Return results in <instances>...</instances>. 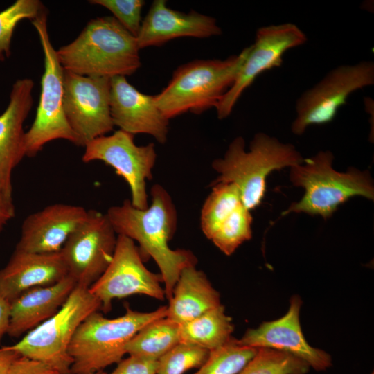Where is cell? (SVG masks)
<instances>
[{"instance_id":"1","label":"cell","mask_w":374,"mask_h":374,"mask_svg":"<svg viewBox=\"0 0 374 374\" xmlns=\"http://www.w3.org/2000/svg\"><path fill=\"white\" fill-rule=\"evenodd\" d=\"M151 204L145 209L134 207L130 199L113 206L106 213L117 235L138 243L145 261L152 258L157 265L164 284L166 299L172 297L181 271L196 265L197 258L186 249H172L169 241L177 226V213L170 194L159 184L151 188Z\"/></svg>"},{"instance_id":"2","label":"cell","mask_w":374,"mask_h":374,"mask_svg":"<svg viewBox=\"0 0 374 374\" xmlns=\"http://www.w3.org/2000/svg\"><path fill=\"white\" fill-rule=\"evenodd\" d=\"M136 37L114 17L90 20L77 38L56 51L64 70L92 77L131 75L141 66Z\"/></svg>"},{"instance_id":"3","label":"cell","mask_w":374,"mask_h":374,"mask_svg":"<svg viewBox=\"0 0 374 374\" xmlns=\"http://www.w3.org/2000/svg\"><path fill=\"white\" fill-rule=\"evenodd\" d=\"M304 158L290 143L259 132L245 149V141L235 137L222 158L212 167L218 176L210 186L220 182L233 183L238 188L244 206L249 211L259 206L266 190V179L274 170L301 164Z\"/></svg>"},{"instance_id":"4","label":"cell","mask_w":374,"mask_h":374,"mask_svg":"<svg viewBox=\"0 0 374 374\" xmlns=\"http://www.w3.org/2000/svg\"><path fill=\"white\" fill-rule=\"evenodd\" d=\"M334 155L329 150L320 151L304 159L301 164L290 167V180L294 186L304 189V195L283 213H304L330 217L338 207L350 198L362 196L374 199V185L368 170L350 168L340 172L332 168Z\"/></svg>"},{"instance_id":"5","label":"cell","mask_w":374,"mask_h":374,"mask_svg":"<svg viewBox=\"0 0 374 374\" xmlns=\"http://www.w3.org/2000/svg\"><path fill=\"white\" fill-rule=\"evenodd\" d=\"M249 49L225 60H195L180 65L167 86L154 95L157 107L168 120L215 107L234 83Z\"/></svg>"},{"instance_id":"6","label":"cell","mask_w":374,"mask_h":374,"mask_svg":"<svg viewBox=\"0 0 374 374\" xmlns=\"http://www.w3.org/2000/svg\"><path fill=\"white\" fill-rule=\"evenodd\" d=\"M125 310L114 319L96 311L80 324L68 348L73 359L71 374L94 373L118 364L126 354L128 342L144 326L167 316V305L147 312L129 305Z\"/></svg>"},{"instance_id":"7","label":"cell","mask_w":374,"mask_h":374,"mask_svg":"<svg viewBox=\"0 0 374 374\" xmlns=\"http://www.w3.org/2000/svg\"><path fill=\"white\" fill-rule=\"evenodd\" d=\"M101 308L89 287L76 285L60 309L10 347L21 356L46 364L60 374H71L68 348L80 324Z\"/></svg>"},{"instance_id":"8","label":"cell","mask_w":374,"mask_h":374,"mask_svg":"<svg viewBox=\"0 0 374 374\" xmlns=\"http://www.w3.org/2000/svg\"><path fill=\"white\" fill-rule=\"evenodd\" d=\"M31 22L40 40L44 70L36 115L31 127L25 132V152L28 157L35 156L46 143L57 139H64L78 145L64 112V69L50 40L46 8Z\"/></svg>"},{"instance_id":"9","label":"cell","mask_w":374,"mask_h":374,"mask_svg":"<svg viewBox=\"0 0 374 374\" xmlns=\"http://www.w3.org/2000/svg\"><path fill=\"white\" fill-rule=\"evenodd\" d=\"M373 84L374 64L371 61L340 65L330 70L296 100L292 132L301 135L310 125L329 123L351 93Z\"/></svg>"},{"instance_id":"10","label":"cell","mask_w":374,"mask_h":374,"mask_svg":"<svg viewBox=\"0 0 374 374\" xmlns=\"http://www.w3.org/2000/svg\"><path fill=\"white\" fill-rule=\"evenodd\" d=\"M134 138V134L121 130L96 138L84 145L82 160L84 163L101 161L112 167L127 183L132 204L145 209L148 206L146 181L152 178L157 152L154 143L137 145Z\"/></svg>"},{"instance_id":"11","label":"cell","mask_w":374,"mask_h":374,"mask_svg":"<svg viewBox=\"0 0 374 374\" xmlns=\"http://www.w3.org/2000/svg\"><path fill=\"white\" fill-rule=\"evenodd\" d=\"M63 107L78 146L84 147L114 127L110 111V78L64 70Z\"/></svg>"},{"instance_id":"12","label":"cell","mask_w":374,"mask_h":374,"mask_svg":"<svg viewBox=\"0 0 374 374\" xmlns=\"http://www.w3.org/2000/svg\"><path fill=\"white\" fill-rule=\"evenodd\" d=\"M118 235L106 213L88 210L86 219L61 249L68 274L76 285L89 287L110 264Z\"/></svg>"},{"instance_id":"13","label":"cell","mask_w":374,"mask_h":374,"mask_svg":"<svg viewBox=\"0 0 374 374\" xmlns=\"http://www.w3.org/2000/svg\"><path fill=\"white\" fill-rule=\"evenodd\" d=\"M138 247L130 238L118 235L112 260L101 276L89 289L100 301L104 312L111 310L114 299L131 295L166 299L160 274L147 269Z\"/></svg>"},{"instance_id":"14","label":"cell","mask_w":374,"mask_h":374,"mask_svg":"<svg viewBox=\"0 0 374 374\" xmlns=\"http://www.w3.org/2000/svg\"><path fill=\"white\" fill-rule=\"evenodd\" d=\"M307 41L306 35L294 24L260 28L247 57L231 88L215 106L217 118L228 117L243 92L265 71L279 66L285 53Z\"/></svg>"},{"instance_id":"15","label":"cell","mask_w":374,"mask_h":374,"mask_svg":"<svg viewBox=\"0 0 374 374\" xmlns=\"http://www.w3.org/2000/svg\"><path fill=\"white\" fill-rule=\"evenodd\" d=\"M302 301L294 295L287 312L282 317L262 322L258 328L248 329L238 342L253 348H268L285 352L304 361L317 371L332 366L331 356L326 351L311 346L306 341L300 323Z\"/></svg>"},{"instance_id":"16","label":"cell","mask_w":374,"mask_h":374,"mask_svg":"<svg viewBox=\"0 0 374 374\" xmlns=\"http://www.w3.org/2000/svg\"><path fill=\"white\" fill-rule=\"evenodd\" d=\"M110 111L114 125L119 130L166 142L169 120L157 107L154 96L141 92L124 76L110 78Z\"/></svg>"},{"instance_id":"17","label":"cell","mask_w":374,"mask_h":374,"mask_svg":"<svg viewBox=\"0 0 374 374\" xmlns=\"http://www.w3.org/2000/svg\"><path fill=\"white\" fill-rule=\"evenodd\" d=\"M222 34L215 18L190 10L188 13L172 10L166 1L152 2L142 20L136 36L139 49L161 46L179 37L207 38Z\"/></svg>"},{"instance_id":"18","label":"cell","mask_w":374,"mask_h":374,"mask_svg":"<svg viewBox=\"0 0 374 374\" xmlns=\"http://www.w3.org/2000/svg\"><path fill=\"white\" fill-rule=\"evenodd\" d=\"M87 215L88 210L81 206L48 205L26 217L15 249L35 253L59 251Z\"/></svg>"},{"instance_id":"19","label":"cell","mask_w":374,"mask_h":374,"mask_svg":"<svg viewBox=\"0 0 374 374\" xmlns=\"http://www.w3.org/2000/svg\"><path fill=\"white\" fill-rule=\"evenodd\" d=\"M67 275L61 250L35 253L15 249L0 270V296L10 303L26 291L53 285Z\"/></svg>"},{"instance_id":"20","label":"cell","mask_w":374,"mask_h":374,"mask_svg":"<svg viewBox=\"0 0 374 374\" xmlns=\"http://www.w3.org/2000/svg\"><path fill=\"white\" fill-rule=\"evenodd\" d=\"M33 86L31 79L17 80L0 115V179L10 190L12 172L26 156L23 125L33 107Z\"/></svg>"},{"instance_id":"21","label":"cell","mask_w":374,"mask_h":374,"mask_svg":"<svg viewBox=\"0 0 374 374\" xmlns=\"http://www.w3.org/2000/svg\"><path fill=\"white\" fill-rule=\"evenodd\" d=\"M76 286L69 274L51 285L30 289L12 303L7 335L19 337L53 316Z\"/></svg>"},{"instance_id":"22","label":"cell","mask_w":374,"mask_h":374,"mask_svg":"<svg viewBox=\"0 0 374 374\" xmlns=\"http://www.w3.org/2000/svg\"><path fill=\"white\" fill-rule=\"evenodd\" d=\"M220 305V295L206 274L191 265L179 274L167 305L166 317L182 324Z\"/></svg>"},{"instance_id":"23","label":"cell","mask_w":374,"mask_h":374,"mask_svg":"<svg viewBox=\"0 0 374 374\" xmlns=\"http://www.w3.org/2000/svg\"><path fill=\"white\" fill-rule=\"evenodd\" d=\"M233 330L232 319L226 314L222 305L179 324L181 342L193 344L209 351L229 342L233 337Z\"/></svg>"},{"instance_id":"24","label":"cell","mask_w":374,"mask_h":374,"mask_svg":"<svg viewBox=\"0 0 374 374\" xmlns=\"http://www.w3.org/2000/svg\"><path fill=\"white\" fill-rule=\"evenodd\" d=\"M179 342V324L162 317L144 326L132 338L126 354L157 361Z\"/></svg>"},{"instance_id":"25","label":"cell","mask_w":374,"mask_h":374,"mask_svg":"<svg viewBox=\"0 0 374 374\" xmlns=\"http://www.w3.org/2000/svg\"><path fill=\"white\" fill-rule=\"evenodd\" d=\"M211 186L212 190L203 204L200 217L202 232L208 240L220 225L243 204L234 184L220 182Z\"/></svg>"},{"instance_id":"26","label":"cell","mask_w":374,"mask_h":374,"mask_svg":"<svg viewBox=\"0 0 374 374\" xmlns=\"http://www.w3.org/2000/svg\"><path fill=\"white\" fill-rule=\"evenodd\" d=\"M258 348L241 345L237 339L211 350L204 364L194 374H238L254 357Z\"/></svg>"},{"instance_id":"27","label":"cell","mask_w":374,"mask_h":374,"mask_svg":"<svg viewBox=\"0 0 374 374\" xmlns=\"http://www.w3.org/2000/svg\"><path fill=\"white\" fill-rule=\"evenodd\" d=\"M310 368L304 361L290 354L260 348L238 374H306Z\"/></svg>"},{"instance_id":"28","label":"cell","mask_w":374,"mask_h":374,"mask_svg":"<svg viewBox=\"0 0 374 374\" xmlns=\"http://www.w3.org/2000/svg\"><path fill=\"white\" fill-rule=\"evenodd\" d=\"M252 220L250 211L242 204L220 225L210 240L223 253L231 256L251 238Z\"/></svg>"},{"instance_id":"29","label":"cell","mask_w":374,"mask_h":374,"mask_svg":"<svg viewBox=\"0 0 374 374\" xmlns=\"http://www.w3.org/2000/svg\"><path fill=\"white\" fill-rule=\"evenodd\" d=\"M38 0H17L0 12V61L10 55V43L17 25L22 20H33L44 8Z\"/></svg>"},{"instance_id":"30","label":"cell","mask_w":374,"mask_h":374,"mask_svg":"<svg viewBox=\"0 0 374 374\" xmlns=\"http://www.w3.org/2000/svg\"><path fill=\"white\" fill-rule=\"evenodd\" d=\"M209 352L193 344L179 342L157 360V374H184L191 368H199Z\"/></svg>"},{"instance_id":"31","label":"cell","mask_w":374,"mask_h":374,"mask_svg":"<svg viewBox=\"0 0 374 374\" xmlns=\"http://www.w3.org/2000/svg\"><path fill=\"white\" fill-rule=\"evenodd\" d=\"M92 4L109 10L114 17L130 33L136 37L141 25V11L145 4L143 0H92Z\"/></svg>"},{"instance_id":"32","label":"cell","mask_w":374,"mask_h":374,"mask_svg":"<svg viewBox=\"0 0 374 374\" xmlns=\"http://www.w3.org/2000/svg\"><path fill=\"white\" fill-rule=\"evenodd\" d=\"M157 361L130 355L121 359L110 374H157Z\"/></svg>"},{"instance_id":"33","label":"cell","mask_w":374,"mask_h":374,"mask_svg":"<svg viewBox=\"0 0 374 374\" xmlns=\"http://www.w3.org/2000/svg\"><path fill=\"white\" fill-rule=\"evenodd\" d=\"M8 374H60L39 362L19 357L11 365Z\"/></svg>"},{"instance_id":"34","label":"cell","mask_w":374,"mask_h":374,"mask_svg":"<svg viewBox=\"0 0 374 374\" xmlns=\"http://www.w3.org/2000/svg\"><path fill=\"white\" fill-rule=\"evenodd\" d=\"M12 193L0 179V232L15 215Z\"/></svg>"},{"instance_id":"35","label":"cell","mask_w":374,"mask_h":374,"mask_svg":"<svg viewBox=\"0 0 374 374\" xmlns=\"http://www.w3.org/2000/svg\"><path fill=\"white\" fill-rule=\"evenodd\" d=\"M21 355L10 346L0 348V374H8L12 363Z\"/></svg>"},{"instance_id":"36","label":"cell","mask_w":374,"mask_h":374,"mask_svg":"<svg viewBox=\"0 0 374 374\" xmlns=\"http://www.w3.org/2000/svg\"><path fill=\"white\" fill-rule=\"evenodd\" d=\"M10 303L0 296V342L7 330L9 325Z\"/></svg>"},{"instance_id":"37","label":"cell","mask_w":374,"mask_h":374,"mask_svg":"<svg viewBox=\"0 0 374 374\" xmlns=\"http://www.w3.org/2000/svg\"><path fill=\"white\" fill-rule=\"evenodd\" d=\"M84 374H107V373L104 372L103 371H97L94 373H84Z\"/></svg>"},{"instance_id":"38","label":"cell","mask_w":374,"mask_h":374,"mask_svg":"<svg viewBox=\"0 0 374 374\" xmlns=\"http://www.w3.org/2000/svg\"><path fill=\"white\" fill-rule=\"evenodd\" d=\"M371 374H374L373 372Z\"/></svg>"}]
</instances>
